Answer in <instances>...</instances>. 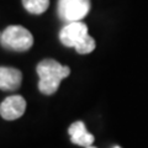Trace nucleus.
<instances>
[{
	"label": "nucleus",
	"mask_w": 148,
	"mask_h": 148,
	"mask_svg": "<svg viewBox=\"0 0 148 148\" xmlns=\"http://www.w3.org/2000/svg\"><path fill=\"white\" fill-rule=\"evenodd\" d=\"M90 10V0H58V16L66 22L84 18Z\"/></svg>",
	"instance_id": "7ed1b4c3"
},
{
	"label": "nucleus",
	"mask_w": 148,
	"mask_h": 148,
	"mask_svg": "<svg viewBox=\"0 0 148 148\" xmlns=\"http://www.w3.org/2000/svg\"><path fill=\"white\" fill-rule=\"evenodd\" d=\"M68 133L71 135V141L74 145L82 147H89L94 143L95 137L88 132L85 123L83 121H77L72 123L68 128Z\"/></svg>",
	"instance_id": "423d86ee"
},
{
	"label": "nucleus",
	"mask_w": 148,
	"mask_h": 148,
	"mask_svg": "<svg viewBox=\"0 0 148 148\" xmlns=\"http://www.w3.org/2000/svg\"><path fill=\"white\" fill-rule=\"evenodd\" d=\"M95 47H96L95 40L91 36L88 35L75 46V51L79 54H88V53H91L95 49Z\"/></svg>",
	"instance_id": "1a4fd4ad"
},
{
	"label": "nucleus",
	"mask_w": 148,
	"mask_h": 148,
	"mask_svg": "<svg viewBox=\"0 0 148 148\" xmlns=\"http://www.w3.org/2000/svg\"><path fill=\"white\" fill-rule=\"evenodd\" d=\"M88 35V26L84 22H68V25L64 26L59 32V40L67 47L75 48V46Z\"/></svg>",
	"instance_id": "20e7f679"
},
{
	"label": "nucleus",
	"mask_w": 148,
	"mask_h": 148,
	"mask_svg": "<svg viewBox=\"0 0 148 148\" xmlns=\"http://www.w3.org/2000/svg\"><path fill=\"white\" fill-rule=\"evenodd\" d=\"M0 42H1L3 47L10 48L12 51L24 52V51H27L32 47V45H34V36L25 27L12 25L6 27L1 32Z\"/></svg>",
	"instance_id": "f03ea898"
},
{
	"label": "nucleus",
	"mask_w": 148,
	"mask_h": 148,
	"mask_svg": "<svg viewBox=\"0 0 148 148\" xmlns=\"http://www.w3.org/2000/svg\"><path fill=\"white\" fill-rule=\"evenodd\" d=\"M26 110V100L21 95L8 96L5 100L1 101L0 105V115L3 119L8 121H12L21 117Z\"/></svg>",
	"instance_id": "39448f33"
},
{
	"label": "nucleus",
	"mask_w": 148,
	"mask_h": 148,
	"mask_svg": "<svg viewBox=\"0 0 148 148\" xmlns=\"http://www.w3.org/2000/svg\"><path fill=\"white\" fill-rule=\"evenodd\" d=\"M36 72L40 77V91L45 95H52L58 90L61 82L71 74V68L54 59H43L37 64Z\"/></svg>",
	"instance_id": "f257e3e1"
},
{
	"label": "nucleus",
	"mask_w": 148,
	"mask_h": 148,
	"mask_svg": "<svg viewBox=\"0 0 148 148\" xmlns=\"http://www.w3.org/2000/svg\"><path fill=\"white\" fill-rule=\"evenodd\" d=\"M85 148H96V147H92V146H89V147H85Z\"/></svg>",
	"instance_id": "9d476101"
},
{
	"label": "nucleus",
	"mask_w": 148,
	"mask_h": 148,
	"mask_svg": "<svg viewBox=\"0 0 148 148\" xmlns=\"http://www.w3.org/2000/svg\"><path fill=\"white\" fill-rule=\"evenodd\" d=\"M21 82L22 74L18 69L9 67L0 68V88H1V90H16L20 88Z\"/></svg>",
	"instance_id": "0eeeda50"
},
{
	"label": "nucleus",
	"mask_w": 148,
	"mask_h": 148,
	"mask_svg": "<svg viewBox=\"0 0 148 148\" xmlns=\"http://www.w3.org/2000/svg\"><path fill=\"white\" fill-rule=\"evenodd\" d=\"M22 5L30 14L40 15L49 6V0H22Z\"/></svg>",
	"instance_id": "6e6552de"
},
{
	"label": "nucleus",
	"mask_w": 148,
	"mask_h": 148,
	"mask_svg": "<svg viewBox=\"0 0 148 148\" xmlns=\"http://www.w3.org/2000/svg\"><path fill=\"white\" fill-rule=\"evenodd\" d=\"M114 148H121V147H119V146H115Z\"/></svg>",
	"instance_id": "9b49d317"
}]
</instances>
